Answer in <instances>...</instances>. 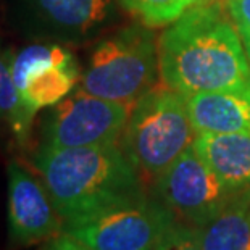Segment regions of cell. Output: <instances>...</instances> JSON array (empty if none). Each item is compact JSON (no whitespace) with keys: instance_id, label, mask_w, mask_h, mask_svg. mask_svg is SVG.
<instances>
[{"instance_id":"2","label":"cell","mask_w":250,"mask_h":250,"mask_svg":"<svg viewBox=\"0 0 250 250\" xmlns=\"http://www.w3.org/2000/svg\"><path fill=\"white\" fill-rule=\"evenodd\" d=\"M34 163L65 223L144 197L139 173L118 144L42 146Z\"/></svg>"},{"instance_id":"17","label":"cell","mask_w":250,"mask_h":250,"mask_svg":"<svg viewBox=\"0 0 250 250\" xmlns=\"http://www.w3.org/2000/svg\"><path fill=\"white\" fill-rule=\"evenodd\" d=\"M226 8L236 24L250 60V0H226Z\"/></svg>"},{"instance_id":"18","label":"cell","mask_w":250,"mask_h":250,"mask_svg":"<svg viewBox=\"0 0 250 250\" xmlns=\"http://www.w3.org/2000/svg\"><path fill=\"white\" fill-rule=\"evenodd\" d=\"M42 250H92V249H89L83 242H79L78 239H74L68 232L63 231L58 236L52 237L50 241L42 244Z\"/></svg>"},{"instance_id":"10","label":"cell","mask_w":250,"mask_h":250,"mask_svg":"<svg viewBox=\"0 0 250 250\" xmlns=\"http://www.w3.org/2000/svg\"><path fill=\"white\" fill-rule=\"evenodd\" d=\"M194 148L232 192H250V132L197 134Z\"/></svg>"},{"instance_id":"4","label":"cell","mask_w":250,"mask_h":250,"mask_svg":"<svg viewBox=\"0 0 250 250\" xmlns=\"http://www.w3.org/2000/svg\"><path fill=\"white\" fill-rule=\"evenodd\" d=\"M160 76L158 44L146 24H134L102 41L81 74L86 92L118 104L134 105Z\"/></svg>"},{"instance_id":"9","label":"cell","mask_w":250,"mask_h":250,"mask_svg":"<svg viewBox=\"0 0 250 250\" xmlns=\"http://www.w3.org/2000/svg\"><path fill=\"white\" fill-rule=\"evenodd\" d=\"M8 226L15 247L37 246L65 231L44 183H39L18 162L8 167Z\"/></svg>"},{"instance_id":"8","label":"cell","mask_w":250,"mask_h":250,"mask_svg":"<svg viewBox=\"0 0 250 250\" xmlns=\"http://www.w3.org/2000/svg\"><path fill=\"white\" fill-rule=\"evenodd\" d=\"M12 76L24 107L36 115L65 99L81 73L71 52L60 45L34 44L12 58Z\"/></svg>"},{"instance_id":"3","label":"cell","mask_w":250,"mask_h":250,"mask_svg":"<svg viewBox=\"0 0 250 250\" xmlns=\"http://www.w3.org/2000/svg\"><path fill=\"white\" fill-rule=\"evenodd\" d=\"M195 136L186 97L162 84L134 104L121 141L141 179L157 181L192 146Z\"/></svg>"},{"instance_id":"11","label":"cell","mask_w":250,"mask_h":250,"mask_svg":"<svg viewBox=\"0 0 250 250\" xmlns=\"http://www.w3.org/2000/svg\"><path fill=\"white\" fill-rule=\"evenodd\" d=\"M184 97L197 134L250 132V94L197 92Z\"/></svg>"},{"instance_id":"16","label":"cell","mask_w":250,"mask_h":250,"mask_svg":"<svg viewBox=\"0 0 250 250\" xmlns=\"http://www.w3.org/2000/svg\"><path fill=\"white\" fill-rule=\"evenodd\" d=\"M153 250H204V247L197 228L174 220L165 229Z\"/></svg>"},{"instance_id":"14","label":"cell","mask_w":250,"mask_h":250,"mask_svg":"<svg viewBox=\"0 0 250 250\" xmlns=\"http://www.w3.org/2000/svg\"><path fill=\"white\" fill-rule=\"evenodd\" d=\"M34 115L24 107L20 90L12 76V58L0 50V120L8 121L15 134L24 139Z\"/></svg>"},{"instance_id":"13","label":"cell","mask_w":250,"mask_h":250,"mask_svg":"<svg viewBox=\"0 0 250 250\" xmlns=\"http://www.w3.org/2000/svg\"><path fill=\"white\" fill-rule=\"evenodd\" d=\"M41 17L71 34H86L110 15L113 0H34Z\"/></svg>"},{"instance_id":"6","label":"cell","mask_w":250,"mask_h":250,"mask_svg":"<svg viewBox=\"0 0 250 250\" xmlns=\"http://www.w3.org/2000/svg\"><path fill=\"white\" fill-rule=\"evenodd\" d=\"M134 105L100 99L79 87L54 105L44 129V146L54 148L118 144Z\"/></svg>"},{"instance_id":"15","label":"cell","mask_w":250,"mask_h":250,"mask_svg":"<svg viewBox=\"0 0 250 250\" xmlns=\"http://www.w3.org/2000/svg\"><path fill=\"white\" fill-rule=\"evenodd\" d=\"M120 2L142 24L157 28V26L171 24L194 5L207 0H120Z\"/></svg>"},{"instance_id":"12","label":"cell","mask_w":250,"mask_h":250,"mask_svg":"<svg viewBox=\"0 0 250 250\" xmlns=\"http://www.w3.org/2000/svg\"><path fill=\"white\" fill-rule=\"evenodd\" d=\"M197 229L204 250H250V192L241 194Z\"/></svg>"},{"instance_id":"1","label":"cell","mask_w":250,"mask_h":250,"mask_svg":"<svg viewBox=\"0 0 250 250\" xmlns=\"http://www.w3.org/2000/svg\"><path fill=\"white\" fill-rule=\"evenodd\" d=\"M162 84L183 95L250 94V60L228 8L197 3L168 24L158 39Z\"/></svg>"},{"instance_id":"5","label":"cell","mask_w":250,"mask_h":250,"mask_svg":"<svg viewBox=\"0 0 250 250\" xmlns=\"http://www.w3.org/2000/svg\"><path fill=\"white\" fill-rule=\"evenodd\" d=\"M174 220L165 205L142 197L65 223V232L92 250H153Z\"/></svg>"},{"instance_id":"7","label":"cell","mask_w":250,"mask_h":250,"mask_svg":"<svg viewBox=\"0 0 250 250\" xmlns=\"http://www.w3.org/2000/svg\"><path fill=\"white\" fill-rule=\"evenodd\" d=\"M163 205L179 221L202 228L241 194L232 192L211 171L194 146L173 162L155 181Z\"/></svg>"}]
</instances>
